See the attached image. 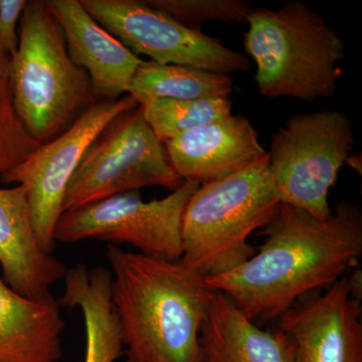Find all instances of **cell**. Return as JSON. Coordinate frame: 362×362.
Returning <instances> with one entry per match:
<instances>
[{"mask_svg":"<svg viewBox=\"0 0 362 362\" xmlns=\"http://www.w3.org/2000/svg\"><path fill=\"white\" fill-rule=\"evenodd\" d=\"M137 106L129 94L116 101L97 102L65 133L40 145L0 177L6 185L25 188L33 230L45 252L52 254L54 250V228L63 214L66 188L86 150L114 118Z\"/></svg>","mask_w":362,"mask_h":362,"instance_id":"30bf717a","label":"cell"},{"mask_svg":"<svg viewBox=\"0 0 362 362\" xmlns=\"http://www.w3.org/2000/svg\"><path fill=\"white\" fill-rule=\"evenodd\" d=\"M188 28L199 30L209 21L246 23L254 6L245 0H145Z\"/></svg>","mask_w":362,"mask_h":362,"instance_id":"44dd1931","label":"cell"},{"mask_svg":"<svg viewBox=\"0 0 362 362\" xmlns=\"http://www.w3.org/2000/svg\"><path fill=\"white\" fill-rule=\"evenodd\" d=\"M11 58L16 113L40 144L51 142L97 103L89 76L71 61L63 30L45 0L28 1Z\"/></svg>","mask_w":362,"mask_h":362,"instance_id":"5b68a950","label":"cell"},{"mask_svg":"<svg viewBox=\"0 0 362 362\" xmlns=\"http://www.w3.org/2000/svg\"><path fill=\"white\" fill-rule=\"evenodd\" d=\"M141 106L145 119L163 144L180 133L232 115L230 98L158 99Z\"/></svg>","mask_w":362,"mask_h":362,"instance_id":"d6986e66","label":"cell"},{"mask_svg":"<svg viewBox=\"0 0 362 362\" xmlns=\"http://www.w3.org/2000/svg\"><path fill=\"white\" fill-rule=\"evenodd\" d=\"M11 58L0 52V177L40 146L16 113L11 89Z\"/></svg>","mask_w":362,"mask_h":362,"instance_id":"ffe728a7","label":"cell"},{"mask_svg":"<svg viewBox=\"0 0 362 362\" xmlns=\"http://www.w3.org/2000/svg\"><path fill=\"white\" fill-rule=\"evenodd\" d=\"M199 187V183L183 181L161 199L144 202L139 192H131L65 211L54 228V240L127 244L144 256L178 262L183 213Z\"/></svg>","mask_w":362,"mask_h":362,"instance_id":"ba28073f","label":"cell"},{"mask_svg":"<svg viewBox=\"0 0 362 362\" xmlns=\"http://www.w3.org/2000/svg\"><path fill=\"white\" fill-rule=\"evenodd\" d=\"M361 271L311 293L279 318L296 362H362Z\"/></svg>","mask_w":362,"mask_h":362,"instance_id":"8fae6325","label":"cell"},{"mask_svg":"<svg viewBox=\"0 0 362 362\" xmlns=\"http://www.w3.org/2000/svg\"><path fill=\"white\" fill-rule=\"evenodd\" d=\"M90 16L133 54L162 65L226 74L249 71L242 52L181 25L140 0H80Z\"/></svg>","mask_w":362,"mask_h":362,"instance_id":"9c48e42d","label":"cell"},{"mask_svg":"<svg viewBox=\"0 0 362 362\" xmlns=\"http://www.w3.org/2000/svg\"><path fill=\"white\" fill-rule=\"evenodd\" d=\"M0 266L14 291L33 300L54 298L51 288L65 277L66 266L40 246L25 188H0Z\"/></svg>","mask_w":362,"mask_h":362,"instance_id":"5bb4252c","label":"cell"},{"mask_svg":"<svg viewBox=\"0 0 362 362\" xmlns=\"http://www.w3.org/2000/svg\"><path fill=\"white\" fill-rule=\"evenodd\" d=\"M261 235L265 240L251 259L232 271L204 278L213 291L225 294L259 327L358 267L361 209L340 202L329 218L320 221L281 204L277 216Z\"/></svg>","mask_w":362,"mask_h":362,"instance_id":"6da1fadb","label":"cell"},{"mask_svg":"<svg viewBox=\"0 0 362 362\" xmlns=\"http://www.w3.org/2000/svg\"><path fill=\"white\" fill-rule=\"evenodd\" d=\"M111 296L124 362H199V332L214 291L180 261L109 245Z\"/></svg>","mask_w":362,"mask_h":362,"instance_id":"7a4b0ae2","label":"cell"},{"mask_svg":"<svg viewBox=\"0 0 362 362\" xmlns=\"http://www.w3.org/2000/svg\"><path fill=\"white\" fill-rule=\"evenodd\" d=\"M199 341V362H296L281 331L259 327L221 292L214 291Z\"/></svg>","mask_w":362,"mask_h":362,"instance_id":"9a60e30c","label":"cell"},{"mask_svg":"<svg viewBox=\"0 0 362 362\" xmlns=\"http://www.w3.org/2000/svg\"><path fill=\"white\" fill-rule=\"evenodd\" d=\"M233 88L232 78L226 74L142 61L131 80L128 94L143 105L158 99L230 98Z\"/></svg>","mask_w":362,"mask_h":362,"instance_id":"ac0fdd59","label":"cell"},{"mask_svg":"<svg viewBox=\"0 0 362 362\" xmlns=\"http://www.w3.org/2000/svg\"><path fill=\"white\" fill-rule=\"evenodd\" d=\"M182 182L139 105L114 118L90 143L66 188L63 213L142 187L173 192Z\"/></svg>","mask_w":362,"mask_h":362,"instance_id":"8992f818","label":"cell"},{"mask_svg":"<svg viewBox=\"0 0 362 362\" xmlns=\"http://www.w3.org/2000/svg\"><path fill=\"white\" fill-rule=\"evenodd\" d=\"M356 144L351 121L338 111L295 114L274 135L270 170L281 204L330 218V188Z\"/></svg>","mask_w":362,"mask_h":362,"instance_id":"52a82bcc","label":"cell"},{"mask_svg":"<svg viewBox=\"0 0 362 362\" xmlns=\"http://www.w3.org/2000/svg\"><path fill=\"white\" fill-rule=\"evenodd\" d=\"M65 37L71 61L89 76L97 102L128 94L142 59L99 25L80 0H45Z\"/></svg>","mask_w":362,"mask_h":362,"instance_id":"7c38bea8","label":"cell"},{"mask_svg":"<svg viewBox=\"0 0 362 362\" xmlns=\"http://www.w3.org/2000/svg\"><path fill=\"white\" fill-rule=\"evenodd\" d=\"M280 206L268 152L232 175L199 185L183 213L180 263L204 278L233 270L256 254L247 240L275 218Z\"/></svg>","mask_w":362,"mask_h":362,"instance_id":"3957f363","label":"cell"},{"mask_svg":"<svg viewBox=\"0 0 362 362\" xmlns=\"http://www.w3.org/2000/svg\"><path fill=\"white\" fill-rule=\"evenodd\" d=\"M28 0H0V52L16 56L20 45L18 25Z\"/></svg>","mask_w":362,"mask_h":362,"instance_id":"7402d4cb","label":"cell"},{"mask_svg":"<svg viewBox=\"0 0 362 362\" xmlns=\"http://www.w3.org/2000/svg\"><path fill=\"white\" fill-rule=\"evenodd\" d=\"M111 272L78 264L66 270L59 306L80 309L84 317V362H115L123 356L120 329L111 296Z\"/></svg>","mask_w":362,"mask_h":362,"instance_id":"e0dca14e","label":"cell"},{"mask_svg":"<svg viewBox=\"0 0 362 362\" xmlns=\"http://www.w3.org/2000/svg\"><path fill=\"white\" fill-rule=\"evenodd\" d=\"M65 321L54 298L33 300L0 277V362H57Z\"/></svg>","mask_w":362,"mask_h":362,"instance_id":"2e32d148","label":"cell"},{"mask_svg":"<svg viewBox=\"0 0 362 362\" xmlns=\"http://www.w3.org/2000/svg\"><path fill=\"white\" fill-rule=\"evenodd\" d=\"M247 23L245 49L256 64L262 96L309 103L335 96L344 44L322 14L289 1L277 11L255 8Z\"/></svg>","mask_w":362,"mask_h":362,"instance_id":"277c9868","label":"cell"},{"mask_svg":"<svg viewBox=\"0 0 362 362\" xmlns=\"http://www.w3.org/2000/svg\"><path fill=\"white\" fill-rule=\"evenodd\" d=\"M164 147L181 180L199 185L232 175L267 154L249 119L233 115L180 133Z\"/></svg>","mask_w":362,"mask_h":362,"instance_id":"4fadbf2b","label":"cell"}]
</instances>
